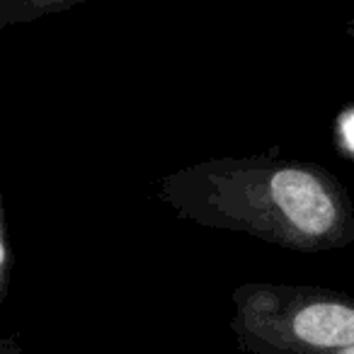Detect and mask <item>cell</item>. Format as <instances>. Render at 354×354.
<instances>
[{"mask_svg": "<svg viewBox=\"0 0 354 354\" xmlns=\"http://www.w3.org/2000/svg\"><path fill=\"white\" fill-rule=\"evenodd\" d=\"M272 194L281 212L299 231L325 233L335 221V207L313 175L301 170H281L272 177Z\"/></svg>", "mask_w": 354, "mask_h": 354, "instance_id": "cell-1", "label": "cell"}, {"mask_svg": "<svg viewBox=\"0 0 354 354\" xmlns=\"http://www.w3.org/2000/svg\"><path fill=\"white\" fill-rule=\"evenodd\" d=\"M294 330L318 347H349L354 344V310L337 304L308 306L296 315Z\"/></svg>", "mask_w": 354, "mask_h": 354, "instance_id": "cell-2", "label": "cell"}]
</instances>
